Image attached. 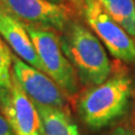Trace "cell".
<instances>
[{
	"mask_svg": "<svg viewBox=\"0 0 135 135\" xmlns=\"http://www.w3.org/2000/svg\"><path fill=\"white\" fill-rule=\"evenodd\" d=\"M0 7L25 24L47 27L60 34L74 15L68 6L49 0H0Z\"/></svg>",
	"mask_w": 135,
	"mask_h": 135,
	"instance_id": "6",
	"label": "cell"
},
{
	"mask_svg": "<svg viewBox=\"0 0 135 135\" xmlns=\"http://www.w3.org/2000/svg\"><path fill=\"white\" fill-rule=\"evenodd\" d=\"M60 40L82 86L94 87L110 77L112 62L107 50L86 24L72 18L60 34Z\"/></svg>",
	"mask_w": 135,
	"mask_h": 135,
	"instance_id": "1",
	"label": "cell"
},
{
	"mask_svg": "<svg viewBox=\"0 0 135 135\" xmlns=\"http://www.w3.org/2000/svg\"><path fill=\"white\" fill-rule=\"evenodd\" d=\"M110 135H135V128L129 127H117L110 133Z\"/></svg>",
	"mask_w": 135,
	"mask_h": 135,
	"instance_id": "14",
	"label": "cell"
},
{
	"mask_svg": "<svg viewBox=\"0 0 135 135\" xmlns=\"http://www.w3.org/2000/svg\"><path fill=\"white\" fill-rule=\"evenodd\" d=\"M0 36L12 54L33 68L43 71L35 46L25 24L0 7Z\"/></svg>",
	"mask_w": 135,
	"mask_h": 135,
	"instance_id": "8",
	"label": "cell"
},
{
	"mask_svg": "<svg viewBox=\"0 0 135 135\" xmlns=\"http://www.w3.org/2000/svg\"><path fill=\"white\" fill-rule=\"evenodd\" d=\"M80 15L116 60L135 63V40L107 14L99 0H81Z\"/></svg>",
	"mask_w": 135,
	"mask_h": 135,
	"instance_id": "4",
	"label": "cell"
},
{
	"mask_svg": "<svg viewBox=\"0 0 135 135\" xmlns=\"http://www.w3.org/2000/svg\"><path fill=\"white\" fill-rule=\"evenodd\" d=\"M12 52L0 36V105L12 87Z\"/></svg>",
	"mask_w": 135,
	"mask_h": 135,
	"instance_id": "11",
	"label": "cell"
},
{
	"mask_svg": "<svg viewBox=\"0 0 135 135\" xmlns=\"http://www.w3.org/2000/svg\"><path fill=\"white\" fill-rule=\"evenodd\" d=\"M35 106L41 119V135H81L69 109Z\"/></svg>",
	"mask_w": 135,
	"mask_h": 135,
	"instance_id": "9",
	"label": "cell"
},
{
	"mask_svg": "<svg viewBox=\"0 0 135 135\" xmlns=\"http://www.w3.org/2000/svg\"><path fill=\"white\" fill-rule=\"evenodd\" d=\"M106 12L135 40V0H99Z\"/></svg>",
	"mask_w": 135,
	"mask_h": 135,
	"instance_id": "10",
	"label": "cell"
},
{
	"mask_svg": "<svg viewBox=\"0 0 135 135\" xmlns=\"http://www.w3.org/2000/svg\"><path fill=\"white\" fill-rule=\"evenodd\" d=\"M49 1L53 2V3H56V5H65L63 0H49ZM65 6H66V5H65Z\"/></svg>",
	"mask_w": 135,
	"mask_h": 135,
	"instance_id": "15",
	"label": "cell"
},
{
	"mask_svg": "<svg viewBox=\"0 0 135 135\" xmlns=\"http://www.w3.org/2000/svg\"><path fill=\"white\" fill-rule=\"evenodd\" d=\"M132 96V78L127 73H115L82 92L77 101V110L89 128L103 129L127 112Z\"/></svg>",
	"mask_w": 135,
	"mask_h": 135,
	"instance_id": "2",
	"label": "cell"
},
{
	"mask_svg": "<svg viewBox=\"0 0 135 135\" xmlns=\"http://www.w3.org/2000/svg\"><path fill=\"white\" fill-rule=\"evenodd\" d=\"M63 1L73 11L74 15H80V12H81V0H63Z\"/></svg>",
	"mask_w": 135,
	"mask_h": 135,
	"instance_id": "13",
	"label": "cell"
},
{
	"mask_svg": "<svg viewBox=\"0 0 135 135\" xmlns=\"http://www.w3.org/2000/svg\"><path fill=\"white\" fill-rule=\"evenodd\" d=\"M12 87L2 100L3 115L14 128L16 135H34L40 132L41 119L35 104L23 91L12 75Z\"/></svg>",
	"mask_w": 135,
	"mask_h": 135,
	"instance_id": "7",
	"label": "cell"
},
{
	"mask_svg": "<svg viewBox=\"0 0 135 135\" xmlns=\"http://www.w3.org/2000/svg\"><path fill=\"white\" fill-rule=\"evenodd\" d=\"M25 27L35 46L43 72L56 82L69 97L75 96L79 91V80L62 50L60 33L31 24H25Z\"/></svg>",
	"mask_w": 135,
	"mask_h": 135,
	"instance_id": "3",
	"label": "cell"
},
{
	"mask_svg": "<svg viewBox=\"0 0 135 135\" xmlns=\"http://www.w3.org/2000/svg\"><path fill=\"white\" fill-rule=\"evenodd\" d=\"M12 75L23 91L35 105L68 109L70 98L60 86L43 71H40L12 54Z\"/></svg>",
	"mask_w": 135,
	"mask_h": 135,
	"instance_id": "5",
	"label": "cell"
},
{
	"mask_svg": "<svg viewBox=\"0 0 135 135\" xmlns=\"http://www.w3.org/2000/svg\"><path fill=\"white\" fill-rule=\"evenodd\" d=\"M34 135H41V133H40V132H37V133H35Z\"/></svg>",
	"mask_w": 135,
	"mask_h": 135,
	"instance_id": "16",
	"label": "cell"
},
{
	"mask_svg": "<svg viewBox=\"0 0 135 135\" xmlns=\"http://www.w3.org/2000/svg\"><path fill=\"white\" fill-rule=\"evenodd\" d=\"M0 135H16L14 128L3 114H0Z\"/></svg>",
	"mask_w": 135,
	"mask_h": 135,
	"instance_id": "12",
	"label": "cell"
}]
</instances>
